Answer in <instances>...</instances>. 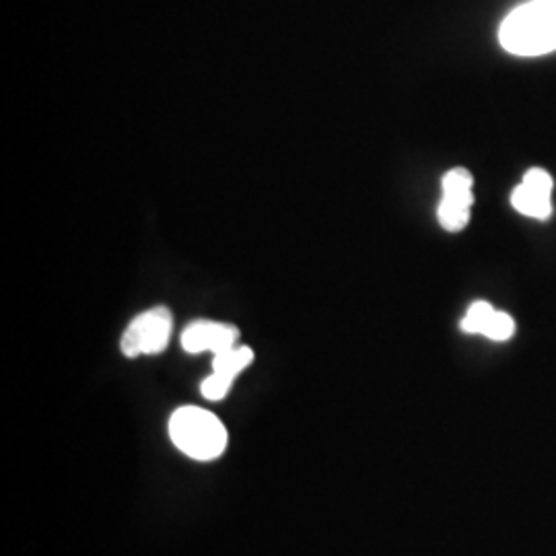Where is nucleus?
I'll use <instances>...</instances> for the list:
<instances>
[{"mask_svg":"<svg viewBox=\"0 0 556 556\" xmlns=\"http://www.w3.org/2000/svg\"><path fill=\"white\" fill-rule=\"evenodd\" d=\"M169 438L181 454L199 462L223 456L229 443L225 425L199 406H181L172 415Z\"/></svg>","mask_w":556,"mask_h":556,"instance_id":"nucleus-2","label":"nucleus"},{"mask_svg":"<svg viewBox=\"0 0 556 556\" xmlns=\"http://www.w3.org/2000/svg\"><path fill=\"white\" fill-rule=\"evenodd\" d=\"M231 386H233L231 381L220 378L217 374H211L208 378L200 383V392H202V396L206 397V400L219 402V400H225V397L229 396Z\"/></svg>","mask_w":556,"mask_h":556,"instance_id":"nucleus-10","label":"nucleus"},{"mask_svg":"<svg viewBox=\"0 0 556 556\" xmlns=\"http://www.w3.org/2000/svg\"><path fill=\"white\" fill-rule=\"evenodd\" d=\"M514 330H516V324L511 316H507L503 312H495L482 337L491 338V340H509Z\"/></svg>","mask_w":556,"mask_h":556,"instance_id":"nucleus-9","label":"nucleus"},{"mask_svg":"<svg viewBox=\"0 0 556 556\" xmlns=\"http://www.w3.org/2000/svg\"><path fill=\"white\" fill-rule=\"evenodd\" d=\"M174 318L167 307H153L130 321L119 340V349L128 358L160 355L172 338Z\"/></svg>","mask_w":556,"mask_h":556,"instance_id":"nucleus-3","label":"nucleus"},{"mask_svg":"<svg viewBox=\"0 0 556 556\" xmlns=\"http://www.w3.org/2000/svg\"><path fill=\"white\" fill-rule=\"evenodd\" d=\"M239 330L231 324L199 319L181 332V349L190 355L213 353L219 355L238 344Z\"/></svg>","mask_w":556,"mask_h":556,"instance_id":"nucleus-5","label":"nucleus"},{"mask_svg":"<svg viewBox=\"0 0 556 556\" xmlns=\"http://www.w3.org/2000/svg\"><path fill=\"white\" fill-rule=\"evenodd\" d=\"M493 314H495V309L489 303L478 301L475 305H470L466 318L462 319V330L470 332V334H484Z\"/></svg>","mask_w":556,"mask_h":556,"instance_id":"nucleus-8","label":"nucleus"},{"mask_svg":"<svg viewBox=\"0 0 556 556\" xmlns=\"http://www.w3.org/2000/svg\"><path fill=\"white\" fill-rule=\"evenodd\" d=\"M553 186L555 181L544 169H530L511 194L517 213L532 219H548L553 215Z\"/></svg>","mask_w":556,"mask_h":556,"instance_id":"nucleus-6","label":"nucleus"},{"mask_svg":"<svg viewBox=\"0 0 556 556\" xmlns=\"http://www.w3.org/2000/svg\"><path fill=\"white\" fill-rule=\"evenodd\" d=\"M501 46L516 56H544L556 50V0H530L514 9L498 29Z\"/></svg>","mask_w":556,"mask_h":556,"instance_id":"nucleus-1","label":"nucleus"},{"mask_svg":"<svg viewBox=\"0 0 556 556\" xmlns=\"http://www.w3.org/2000/svg\"><path fill=\"white\" fill-rule=\"evenodd\" d=\"M441 186H443V197L439 202V223L445 231L456 233L462 231L470 220V211L475 204V194H472L475 178L468 169L456 167L445 174Z\"/></svg>","mask_w":556,"mask_h":556,"instance_id":"nucleus-4","label":"nucleus"},{"mask_svg":"<svg viewBox=\"0 0 556 556\" xmlns=\"http://www.w3.org/2000/svg\"><path fill=\"white\" fill-rule=\"evenodd\" d=\"M254 361V351L250 346H239L236 344L233 349H227L213 358V374H217L227 381H236L239 374L250 367Z\"/></svg>","mask_w":556,"mask_h":556,"instance_id":"nucleus-7","label":"nucleus"}]
</instances>
